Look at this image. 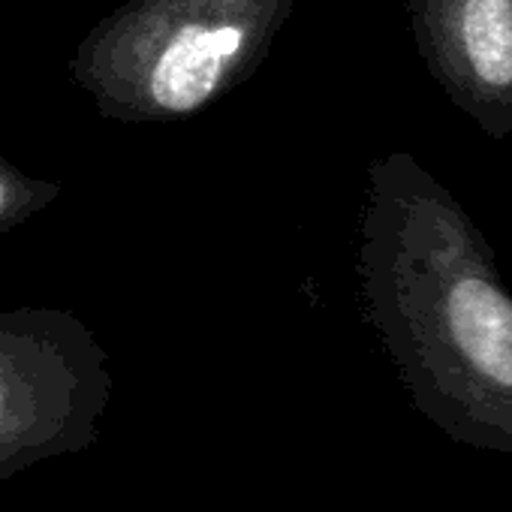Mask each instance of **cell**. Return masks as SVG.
<instances>
[{
	"mask_svg": "<svg viewBox=\"0 0 512 512\" xmlns=\"http://www.w3.org/2000/svg\"><path fill=\"white\" fill-rule=\"evenodd\" d=\"M359 266L413 407L461 446L512 455V293L479 223L404 151L371 166Z\"/></svg>",
	"mask_w": 512,
	"mask_h": 512,
	"instance_id": "cell-1",
	"label": "cell"
},
{
	"mask_svg": "<svg viewBox=\"0 0 512 512\" xmlns=\"http://www.w3.org/2000/svg\"><path fill=\"white\" fill-rule=\"evenodd\" d=\"M106 398L103 350L79 326L0 320V479L94 446Z\"/></svg>",
	"mask_w": 512,
	"mask_h": 512,
	"instance_id": "cell-2",
	"label": "cell"
},
{
	"mask_svg": "<svg viewBox=\"0 0 512 512\" xmlns=\"http://www.w3.org/2000/svg\"><path fill=\"white\" fill-rule=\"evenodd\" d=\"M419 55L491 139L512 133V0H407Z\"/></svg>",
	"mask_w": 512,
	"mask_h": 512,
	"instance_id": "cell-3",
	"label": "cell"
},
{
	"mask_svg": "<svg viewBox=\"0 0 512 512\" xmlns=\"http://www.w3.org/2000/svg\"><path fill=\"white\" fill-rule=\"evenodd\" d=\"M247 46L241 22H211L181 28L151 61L148 94L151 103L169 115L199 109L223 85Z\"/></svg>",
	"mask_w": 512,
	"mask_h": 512,
	"instance_id": "cell-4",
	"label": "cell"
},
{
	"mask_svg": "<svg viewBox=\"0 0 512 512\" xmlns=\"http://www.w3.org/2000/svg\"><path fill=\"white\" fill-rule=\"evenodd\" d=\"M10 205H13V184H10V178L0 175V217L10 211Z\"/></svg>",
	"mask_w": 512,
	"mask_h": 512,
	"instance_id": "cell-5",
	"label": "cell"
}]
</instances>
